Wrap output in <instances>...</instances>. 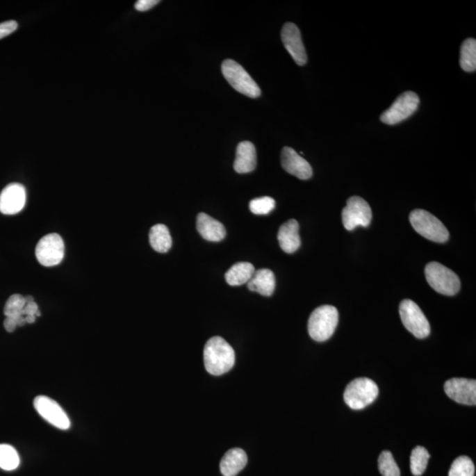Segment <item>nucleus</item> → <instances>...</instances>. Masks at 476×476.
Instances as JSON below:
<instances>
[{
	"mask_svg": "<svg viewBox=\"0 0 476 476\" xmlns=\"http://www.w3.org/2000/svg\"><path fill=\"white\" fill-rule=\"evenodd\" d=\"M426 280L433 290L445 295H454L461 290V280L451 269L438 262H432L425 268Z\"/></svg>",
	"mask_w": 476,
	"mask_h": 476,
	"instance_id": "5",
	"label": "nucleus"
},
{
	"mask_svg": "<svg viewBox=\"0 0 476 476\" xmlns=\"http://www.w3.org/2000/svg\"><path fill=\"white\" fill-rule=\"evenodd\" d=\"M22 315L24 318L28 316L40 317L41 313L39 311L38 305L34 301L25 305L22 311Z\"/></svg>",
	"mask_w": 476,
	"mask_h": 476,
	"instance_id": "31",
	"label": "nucleus"
},
{
	"mask_svg": "<svg viewBox=\"0 0 476 476\" xmlns=\"http://www.w3.org/2000/svg\"><path fill=\"white\" fill-rule=\"evenodd\" d=\"M196 227L199 235L206 240L220 242L225 238L226 229L222 223L205 213H200L197 216Z\"/></svg>",
	"mask_w": 476,
	"mask_h": 476,
	"instance_id": "17",
	"label": "nucleus"
},
{
	"mask_svg": "<svg viewBox=\"0 0 476 476\" xmlns=\"http://www.w3.org/2000/svg\"><path fill=\"white\" fill-rule=\"evenodd\" d=\"M235 351L223 338H210L204 347V363L206 372L213 376L227 373L234 366Z\"/></svg>",
	"mask_w": 476,
	"mask_h": 476,
	"instance_id": "1",
	"label": "nucleus"
},
{
	"mask_svg": "<svg viewBox=\"0 0 476 476\" xmlns=\"http://www.w3.org/2000/svg\"><path fill=\"white\" fill-rule=\"evenodd\" d=\"M419 103L418 94L411 91L405 92L397 98L392 106L381 115L380 120L384 124L395 126L412 116L418 110Z\"/></svg>",
	"mask_w": 476,
	"mask_h": 476,
	"instance_id": "8",
	"label": "nucleus"
},
{
	"mask_svg": "<svg viewBox=\"0 0 476 476\" xmlns=\"http://www.w3.org/2000/svg\"><path fill=\"white\" fill-rule=\"evenodd\" d=\"M39 415L51 425L60 429L70 428L71 422L63 409L55 400L46 396H38L34 400Z\"/></svg>",
	"mask_w": 476,
	"mask_h": 476,
	"instance_id": "11",
	"label": "nucleus"
},
{
	"mask_svg": "<svg viewBox=\"0 0 476 476\" xmlns=\"http://www.w3.org/2000/svg\"><path fill=\"white\" fill-rule=\"evenodd\" d=\"M431 458L428 451L422 446H416L413 450L410 457V468L413 475H422L425 472L428 466L429 459Z\"/></svg>",
	"mask_w": 476,
	"mask_h": 476,
	"instance_id": "25",
	"label": "nucleus"
},
{
	"mask_svg": "<svg viewBox=\"0 0 476 476\" xmlns=\"http://www.w3.org/2000/svg\"><path fill=\"white\" fill-rule=\"evenodd\" d=\"M459 64L465 72L472 73L476 69V40L474 38L466 39L461 48Z\"/></svg>",
	"mask_w": 476,
	"mask_h": 476,
	"instance_id": "24",
	"label": "nucleus"
},
{
	"mask_svg": "<svg viewBox=\"0 0 476 476\" xmlns=\"http://www.w3.org/2000/svg\"><path fill=\"white\" fill-rule=\"evenodd\" d=\"M151 247L160 254L168 252L172 246V238L169 229L164 224H156L149 231Z\"/></svg>",
	"mask_w": 476,
	"mask_h": 476,
	"instance_id": "22",
	"label": "nucleus"
},
{
	"mask_svg": "<svg viewBox=\"0 0 476 476\" xmlns=\"http://www.w3.org/2000/svg\"><path fill=\"white\" fill-rule=\"evenodd\" d=\"M18 28V23L15 21H8L0 23V39L8 37Z\"/></svg>",
	"mask_w": 476,
	"mask_h": 476,
	"instance_id": "30",
	"label": "nucleus"
},
{
	"mask_svg": "<svg viewBox=\"0 0 476 476\" xmlns=\"http://www.w3.org/2000/svg\"><path fill=\"white\" fill-rule=\"evenodd\" d=\"M379 395V387L373 380L361 377L347 385L344 393V400L350 409L359 410L370 405Z\"/></svg>",
	"mask_w": 476,
	"mask_h": 476,
	"instance_id": "6",
	"label": "nucleus"
},
{
	"mask_svg": "<svg viewBox=\"0 0 476 476\" xmlns=\"http://www.w3.org/2000/svg\"><path fill=\"white\" fill-rule=\"evenodd\" d=\"M257 166V154L256 149L249 141H243L236 147V156L234 162V170L239 174L254 172Z\"/></svg>",
	"mask_w": 476,
	"mask_h": 476,
	"instance_id": "18",
	"label": "nucleus"
},
{
	"mask_svg": "<svg viewBox=\"0 0 476 476\" xmlns=\"http://www.w3.org/2000/svg\"><path fill=\"white\" fill-rule=\"evenodd\" d=\"M35 256L39 263L44 267H54L60 264L65 256L63 239L56 233L44 236L38 242Z\"/></svg>",
	"mask_w": 476,
	"mask_h": 476,
	"instance_id": "10",
	"label": "nucleus"
},
{
	"mask_svg": "<svg viewBox=\"0 0 476 476\" xmlns=\"http://www.w3.org/2000/svg\"><path fill=\"white\" fill-rule=\"evenodd\" d=\"M255 268L254 265L249 262H239L233 265L225 274V280L229 285L241 286L248 284L252 275L254 274Z\"/></svg>",
	"mask_w": 476,
	"mask_h": 476,
	"instance_id": "21",
	"label": "nucleus"
},
{
	"mask_svg": "<svg viewBox=\"0 0 476 476\" xmlns=\"http://www.w3.org/2000/svg\"><path fill=\"white\" fill-rule=\"evenodd\" d=\"M278 241L286 254H294L301 246L299 223L291 219L281 226L278 232Z\"/></svg>",
	"mask_w": 476,
	"mask_h": 476,
	"instance_id": "16",
	"label": "nucleus"
},
{
	"mask_svg": "<svg viewBox=\"0 0 476 476\" xmlns=\"http://www.w3.org/2000/svg\"><path fill=\"white\" fill-rule=\"evenodd\" d=\"M409 221L418 234L432 242L445 243L449 232L436 216L423 209H416L410 213Z\"/></svg>",
	"mask_w": 476,
	"mask_h": 476,
	"instance_id": "4",
	"label": "nucleus"
},
{
	"mask_svg": "<svg viewBox=\"0 0 476 476\" xmlns=\"http://www.w3.org/2000/svg\"><path fill=\"white\" fill-rule=\"evenodd\" d=\"M18 452L11 445H0V468L6 471L15 470L19 467Z\"/></svg>",
	"mask_w": 476,
	"mask_h": 476,
	"instance_id": "26",
	"label": "nucleus"
},
{
	"mask_svg": "<svg viewBox=\"0 0 476 476\" xmlns=\"http://www.w3.org/2000/svg\"><path fill=\"white\" fill-rule=\"evenodd\" d=\"M247 461V455L244 450L231 449L223 456L220 463V469L224 476H236L245 468Z\"/></svg>",
	"mask_w": 476,
	"mask_h": 476,
	"instance_id": "19",
	"label": "nucleus"
},
{
	"mask_svg": "<svg viewBox=\"0 0 476 476\" xmlns=\"http://www.w3.org/2000/svg\"><path fill=\"white\" fill-rule=\"evenodd\" d=\"M281 41L295 63L301 67L306 64V51L302 41L301 32L297 25L291 22L285 23L281 29Z\"/></svg>",
	"mask_w": 476,
	"mask_h": 476,
	"instance_id": "13",
	"label": "nucleus"
},
{
	"mask_svg": "<svg viewBox=\"0 0 476 476\" xmlns=\"http://www.w3.org/2000/svg\"><path fill=\"white\" fill-rule=\"evenodd\" d=\"M25 187L18 183H10L0 193V212L6 215H14L24 208L26 204Z\"/></svg>",
	"mask_w": 476,
	"mask_h": 476,
	"instance_id": "14",
	"label": "nucleus"
},
{
	"mask_svg": "<svg viewBox=\"0 0 476 476\" xmlns=\"http://www.w3.org/2000/svg\"><path fill=\"white\" fill-rule=\"evenodd\" d=\"M25 300L26 303H31V302H34V297H31V295H28V297H25Z\"/></svg>",
	"mask_w": 476,
	"mask_h": 476,
	"instance_id": "34",
	"label": "nucleus"
},
{
	"mask_svg": "<svg viewBox=\"0 0 476 476\" xmlns=\"http://www.w3.org/2000/svg\"><path fill=\"white\" fill-rule=\"evenodd\" d=\"M379 468L383 476H400L398 465L389 451H384L379 455Z\"/></svg>",
	"mask_w": 476,
	"mask_h": 476,
	"instance_id": "28",
	"label": "nucleus"
},
{
	"mask_svg": "<svg viewBox=\"0 0 476 476\" xmlns=\"http://www.w3.org/2000/svg\"><path fill=\"white\" fill-rule=\"evenodd\" d=\"M222 72L229 85L239 93L251 98L261 97V88L238 62L232 59H226L222 65Z\"/></svg>",
	"mask_w": 476,
	"mask_h": 476,
	"instance_id": "3",
	"label": "nucleus"
},
{
	"mask_svg": "<svg viewBox=\"0 0 476 476\" xmlns=\"http://www.w3.org/2000/svg\"><path fill=\"white\" fill-rule=\"evenodd\" d=\"M26 303L25 297L22 295L15 294L11 295L6 301L4 314L6 318H11L17 322L18 327L25 326L26 320L23 317L22 311L24 309Z\"/></svg>",
	"mask_w": 476,
	"mask_h": 476,
	"instance_id": "23",
	"label": "nucleus"
},
{
	"mask_svg": "<svg viewBox=\"0 0 476 476\" xmlns=\"http://www.w3.org/2000/svg\"><path fill=\"white\" fill-rule=\"evenodd\" d=\"M4 327L8 333H13V331L16 329V327H18V325L15 320H13V318H6L4 321Z\"/></svg>",
	"mask_w": 476,
	"mask_h": 476,
	"instance_id": "33",
	"label": "nucleus"
},
{
	"mask_svg": "<svg viewBox=\"0 0 476 476\" xmlns=\"http://www.w3.org/2000/svg\"><path fill=\"white\" fill-rule=\"evenodd\" d=\"M445 392L454 402L463 405L475 406L476 381L467 379H452L446 381Z\"/></svg>",
	"mask_w": 476,
	"mask_h": 476,
	"instance_id": "12",
	"label": "nucleus"
},
{
	"mask_svg": "<svg viewBox=\"0 0 476 476\" xmlns=\"http://www.w3.org/2000/svg\"><path fill=\"white\" fill-rule=\"evenodd\" d=\"M475 465L472 459L467 456H461L452 463L449 476H475Z\"/></svg>",
	"mask_w": 476,
	"mask_h": 476,
	"instance_id": "27",
	"label": "nucleus"
},
{
	"mask_svg": "<svg viewBox=\"0 0 476 476\" xmlns=\"http://www.w3.org/2000/svg\"><path fill=\"white\" fill-rule=\"evenodd\" d=\"M400 315L404 327L413 336L425 339L431 334V326L421 309L412 300H403L400 304Z\"/></svg>",
	"mask_w": 476,
	"mask_h": 476,
	"instance_id": "7",
	"label": "nucleus"
},
{
	"mask_svg": "<svg viewBox=\"0 0 476 476\" xmlns=\"http://www.w3.org/2000/svg\"><path fill=\"white\" fill-rule=\"evenodd\" d=\"M158 3H160L158 0H139V1L136 3V6H136L137 11L146 12L149 11L151 8H153L154 6H156Z\"/></svg>",
	"mask_w": 476,
	"mask_h": 476,
	"instance_id": "32",
	"label": "nucleus"
},
{
	"mask_svg": "<svg viewBox=\"0 0 476 476\" xmlns=\"http://www.w3.org/2000/svg\"><path fill=\"white\" fill-rule=\"evenodd\" d=\"M274 208L275 200L271 197H261L249 202V210L257 215H268Z\"/></svg>",
	"mask_w": 476,
	"mask_h": 476,
	"instance_id": "29",
	"label": "nucleus"
},
{
	"mask_svg": "<svg viewBox=\"0 0 476 476\" xmlns=\"http://www.w3.org/2000/svg\"><path fill=\"white\" fill-rule=\"evenodd\" d=\"M339 322L337 309L331 305H323L313 311L308 321L310 336L318 343L330 339Z\"/></svg>",
	"mask_w": 476,
	"mask_h": 476,
	"instance_id": "2",
	"label": "nucleus"
},
{
	"mask_svg": "<svg viewBox=\"0 0 476 476\" xmlns=\"http://www.w3.org/2000/svg\"><path fill=\"white\" fill-rule=\"evenodd\" d=\"M281 163L286 172L297 179L307 180L313 177V168L310 163L290 147H285L282 149Z\"/></svg>",
	"mask_w": 476,
	"mask_h": 476,
	"instance_id": "15",
	"label": "nucleus"
},
{
	"mask_svg": "<svg viewBox=\"0 0 476 476\" xmlns=\"http://www.w3.org/2000/svg\"><path fill=\"white\" fill-rule=\"evenodd\" d=\"M248 288L264 297H271L275 290V277L270 269L262 268L255 271L248 281Z\"/></svg>",
	"mask_w": 476,
	"mask_h": 476,
	"instance_id": "20",
	"label": "nucleus"
},
{
	"mask_svg": "<svg viewBox=\"0 0 476 476\" xmlns=\"http://www.w3.org/2000/svg\"><path fill=\"white\" fill-rule=\"evenodd\" d=\"M372 219V208L359 196L351 197L343 210V222L347 231H354L357 226L368 227Z\"/></svg>",
	"mask_w": 476,
	"mask_h": 476,
	"instance_id": "9",
	"label": "nucleus"
}]
</instances>
